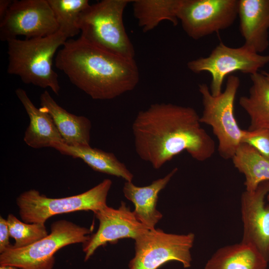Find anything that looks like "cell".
I'll return each instance as SVG.
<instances>
[{"mask_svg":"<svg viewBox=\"0 0 269 269\" xmlns=\"http://www.w3.org/2000/svg\"><path fill=\"white\" fill-rule=\"evenodd\" d=\"M269 63V55L255 52L245 45L230 47L221 42L209 56L189 61L187 68L195 73L207 72L211 76L210 91L213 96L222 93L224 79L231 73L240 71L250 75Z\"/></svg>","mask_w":269,"mask_h":269,"instance_id":"9c48e42d","label":"cell"},{"mask_svg":"<svg viewBox=\"0 0 269 269\" xmlns=\"http://www.w3.org/2000/svg\"><path fill=\"white\" fill-rule=\"evenodd\" d=\"M266 199H267L268 203L267 204L269 206V192L267 195Z\"/></svg>","mask_w":269,"mask_h":269,"instance_id":"f546056e","label":"cell"},{"mask_svg":"<svg viewBox=\"0 0 269 269\" xmlns=\"http://www.w3.org/2000/svg\"><path fill=\"white\" fill-rule=\"evenodd\" d=\"M252 86L239 103L250 119L248 130L269 129V80L262 73L250 75Z\"/></svg>","mask_w":269,"mask_h":269,"instance_id":"ffe728a7","label":"cell"},{"mask_svg":"<svg viewBox=\"0 0 269 269\" xmlns=\"http://www.w3.org/2000/svg\"><path fill=\"white\" fill-rule=\"evenodd\" d=\"M94 213L99 221V226L97 232L83 244L85 261L100 246L124 238L135 240L149 230L137 219L124 201L118 209L107 205Z\"/></svg>","mask_w":269,"mask_h":269,"instance_id":"7c38bea8","label":"cell"},{"mask_svg":"<svg viewBox=\"0 0 269 269\" xmlns=\"http://www.w3.org/2000/svg\"><path fill=\"white\" fill-rule=\"evenodd\" d=\"M195 235L165 233L160 229L149 230L135 241L134 257L129 269H157L169 261H177L184 268L191 267V249Z\"/></svg>","mask_w":269,"mask_h":269,"instance_id":"ba28073f","label":"cell"},{"mask_svg":"<svg viewBox=\"0 0 269 269\" xmlns=\"http://www.w3.org/2000/svg\"><path fill=\"white\" fill-rule=\"evenodd\" d=\"M238 16L243 44L259 54L269 46V0H239Z\"/></svg>","mask_w":269,"mask_h":269,"instance_id":"5bb4252c","label":"cell"},{"mask_svg":"<svg viewBox=\"0 0 269 269\" xmlns=\"http://www.w3.org/2000/svg\"><path fill=\"white\" fill-rule=\"evenodd\" d=\"M262 73L266 77V78L269 80V73L266 71H262Z\"/></svg>","mask_w":269,"mask_h":269,"instance_id":"f1b7e54d","label":"cell"},{"mask_svg":"<svg viewBox=\"0 0 269 269\" xmlns=\"http://www.w3.org/2000/svg\"><path fill=\"white\" fill-rule=\"evenodd\" d=\"M10 234L6 219L0 217V253H2L9 248L11 245L9 243Z\"/></svg>","mask_w":269,"mask_h":269,"instance_id":"484cf974","label":"cell"},{"mask_svg":"<svg viewBox=\"0 0 269 269\" xmlns=\"http://www.w3.org/2000/svg\"><path fill=\"white\" fill-rule=\"evenodd\" d=\"M53 11L59 29L68 38L78 34L81 13L90 4L88 0H48Z\"/></svg>","mask_w":269,"mask_h":269,"instance_id":"603a6c76","label":"cell"},{"mask_svg":"<svg viewBox=\"0 0 269 269\" xmlns=\"http://www.w3.org/2000/svg\"><path fill=\"white\" fill-rule=\"evenodd\" d=\"M177 170V168H173L164 177L147 186H137L129 181H126L124 184V196L134 204L133 212L137 219L149 230L155 229L156 224L162 217V214L156 209L158 194Z\"/></svg>","mask_w":269,"mask_h":269,"instance_id":"2e32d148","label":"cell"},{"mask_svg":"<svg viewBox=\"0 0 269 269\" xmlns=\"http://www.w3.org/2000/svg\"><path fill=\"white\" fill-rule=\"evenodd\" d=\"M40 108L52 118L63 142L72 146L90 145L92 124L84 116L69 113L45 90L40 95Z\"/></svg>","mask_w":269,"mask_h":269,"instance_id":"9a60e30c","label":"cell"},{"mask_svg":"<svg viewBox=\"0 0 269 269\" xmlns=\"http://www.w3.org/2000/svg\"><path fill=\"white\" fill-rule=\"evenodd\" d=\"M6 220L10 236L15 240L11 248H20L29 246L48 235L44 223H26L20 221L12 214L8 215Z\"/></svg>","mask_w":269,"mask_h":269,"instance_id":"cb8c5ba5","label":"cell"},{"mask_svg":"<svg viewBox=\"0 0 269 269\" xmlns=\"http://www.w3.org/2000/svg\"><path fill=\"white\" fill-rule=\"evenodd\" d=\"M190 107L155 103L139 111L132 124L135 151L156 169L183 151L204 161L215 151L213 139Z\"/></svg>","mask_w":269,"mask_h":269,"instance_id":"6da1fadb","label":"cell"},{"mask_svg":"<svg viewBox=\"0 0 269 269\" xmlns=\"http://www.w3.org/2000/svg\"><path fill=\"white\" fill-rule=\"evenodd\" d=\"M68 38L58 30L45 37L8 40L7 72L18 76L25 84L49 88L58 95L60 87L58 74L52 68L53 59Z\"/></svg>","mask_w":269,"mask_h":269,"instance_id":"3957f363","label":"cell"},{"mask_svg":"<svg viewBox=\"0 0 269 269\" xmlns=\"http://www.w3.org/2000/svg\"><path fill=\"white\" fill-rule=\"evenodd\" d=\"M239 0H180L177 17L187 35L197 40L230 27Z\"/></svg>","mask_w":269,"mask_h":269,"instance_id":"30bf717a","label":"cell"},{"mask_svg":"<svg viewBox=\"0 0 269 269\" xmlns=\"http://www.w3.org/2000/svg\"><path fill=\"white\" fill-rule=\"evenodd\" d=\"M55 65L94 100L115 99L133 90L139 80L134 59L107 51L80 36L64 43L56 55Z\"/></svg>","mask_w":269,"mask_h":269,"instance_id":"7a4b0ae2","label":"cell"},{"mask_svg":"<svg viewBox=\"0 0 269 269\" xmlns=\"http://www.w3.org/2000/svg\"><path fill=\"white\" fill-rule=\"evenodd\" d=\"M15 94L29 119L23 137L25 143L33 148L38 149L51 147L54 143L63 142L49 115L36 108L23 89H16Z\"/></svg>","mask_w":269,"mask_h":269,"instance_id":"e0dca14e","label":"cell"},{"mask_svg":"<svg viewBox=\"0 0 269 269\" xmlns=\"http://www.w3.org/2000/svg\"><path fill=\"white\" fill-rule=\"evenodd\" d=\"M12 2V0H0V21L5 16Z\"/></svg>","mask_w":269,"mask_h":269,"instance_id":"4316f807","label":"cell"},{"mask_svg":"<svg viewBox=\"0 0 269 269\" xmlns=\"http://www.w3.org/2000/svg\"><path fill=\"white\" fill-rule=\"evenodd\" d=\"M0 269H21L16 267L9 266H0Z\"/></svg>","mask_w":269,"mask_h":269,"instance_id":"83f0119b","label":"cell"},{"mask_svg":"<svg viewBox=\"0 0 269 269\" xmlns=\"http://www.w3.org/2000/svg\"><path fill=\"white\" fill-rule=\"evenodd\" d=\"M92 230L65 220L53 222L51 233L33 244L20 248L11 247L0 255V265L21 269H53L55 253L67 245L83 244ZM12 246V245H11Z\"/></svg>","mask_w":269,"mask_h":269,"instance_id":"52a82bcc","label":"cell"},{"mask_svg":"<svg viewBox=\"0 0 269 269\" xmlns=\"http://www.w3.org/2000/svg\"><path fill=\"white\" fill-rule=\"evenodd\" d=\"M132 2L134 15L145 32L152 30L163 20L171 22L174 26L178 24L180 0H134Z\"/></svg>","mask_w":269,"mask_h":269,"instance_id":"7402d4cb","label":"cell"},{"mask_svg":"<svg viewBox=\"0 0 269 269\" xmlns=\"http://www.w3.org/2000/svg\"><path fill=\"white\" fill-rule=\"evenodd\" d=\"M241 143L252 146L269 159V129L243 130Z\"/></svg>","mask_w":269,"mask_h":269,"instance_id":"d4e9b609","label":"cell"},{"mask_svg":"<svg viewBox=\"0 0 269 269\" xmlns=\"http://www.w3.org/2000/svg\"><path fill=\"white\" fill-rule=\"evenodd\" d=\"M269 181L262 183L254 191L245 190L241 195V211L243 224L242 242L250 245L269 262V206L265 199Z\"/></svg>","mask_w":269,"mask_h":269,"instance_id":"4fadbf2b","label":"cell"},{"mask_svg":"<svg viewBox=\"0 0 269 269\" xmlns=\"http://www.w3.org/2000/svg\"><path fill=\"white\" fill-rule=\"evenodd\" d=\"M231 159L245 176L246 191H254L262 183L269 181V159L252 146L241 143Z\"/></svg>","mask_w":269,"mask_h":269,"instance_id":"44dd1931","label":"cell"},{"mask_svg":"<svg viewBox=\"0 0 269 269\" xmlns=\"http://www.w3.org/2000/svg\"><path fill=\"white\" fill-rule=\"evenodd\" d=\"M0 21V39L6 42L20 35L26 39L45 37L59 29L48 0H12Z\"/></svg>","mask_w":269,"mask_h":269,"instance_id":"8fae6325","label":"cell"},{"mask_svg":"<svg viewBox=\"0 0 269 269\" xmlns=\"http://www.w3.org/2000/svg\"><path fill=\"white\" fill-rule=\"evenodd\" d=\"M268 263L257 249L241 242L218 249L205 269H266Z\"/></svg>","mask_w":269,"mask_h":269,"instance_id":"d6986e66","label":"cell"},{"mask_svg":"<svg viewBox=\"0 0 269 269\" xmlns=\"http://www.w3.org/2000/svg\"><path fill=\"white\" fill-rule=\"evenodd\" d=\"M51 147L62 154L81 159L94 170L132 182L133 174L113 153L93 148L90 145L72 146L63 142L54 143Z\"/></svg>","mask_w":269,"mask_h":269,"instance_id":"ac0fdd59","label":"cell"},{"mask_svg":"<svg viewBox=\"0 0 269 269\" xmlns=\"http://www.w3.org/2000/svg\"><path fill=\"white\" fill-rule=\"evenodd\" d=\"M112 181L105 179L90 189L79 194L52 198L30 189L20 194L16 204L22 221L26 223H44L50 217L79 211L94 213L107 206V198Z\"/></svg>","mask_w":269,"mask_h":269,"instance_id":"8992f818","label":"cell"},{"mask_svg":"<svg viewBox=\"0 0 269 269\" xmlns=\"http://www.w3.org/2000/svg\"><path fill=\"white\" fill-rule=\"evenodd\" d=\"M131 0H103L90 5L80 16V37L115 54L134 59L135 51L123 21Z\"/></svg>","mask_w":269,"mask_h":269,"instance_id":"277c9868","label":"cell"},{"mask_svg":"<svg viewBox=\"0 0 269 269\" xmlns=\"http://www.w3.org/2000/svg\"><path fill=\"white\" fill-rule=\"evenodd\" d=\"M240 85L238 76H229L225 89L213 96L204 83L198 86L203 106L201 123L210 126L218 142V151L225 159H232L241 143L243 130L237 123L234 114V103Z\"/></svg>","mask_w":269,"mask_h":269,"instance_id":"5b68a950","label":"cell"}]
</instances>
